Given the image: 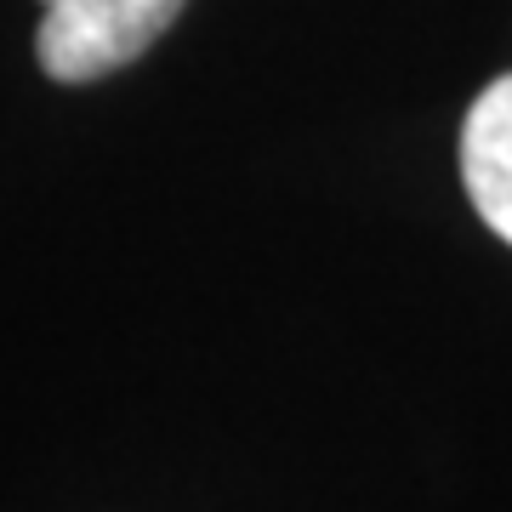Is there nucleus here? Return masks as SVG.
I'll list each match as a JSON object with an SVG mask.
<instances>
[{
    "label": "nucleus",
    "instance_id": "nucleus-1",
    "mask_svg": "<svg viewBox=\"0 0 512 512\" xmlns=\"http://www.w3.org/2000/svg\"><path fill=\"white\" fill-rule=\"evenodd\" d=\"M40 6L46 18L35 35V57L57 86H86L137 63L183 12V0H40Z\"/></svg>",
    "mask_w": 512,
    "mask_h": 512
},
{
    "label": "nucleus",
    "instance_id": "nucleus-2",
    "mask_svg": "<svg viewBox=\"0 0 512 512\" xmlns=\"http://www.w3.org/2000/svg\"><path fill=\"white\" fill-rule=\"evenodd\" d=\"M461 177L478 217L512 245V74L490 80L461 126Z\"/></svg>",
    "mask_w": 512,
    "mask_h": 512
}]
</instances>
